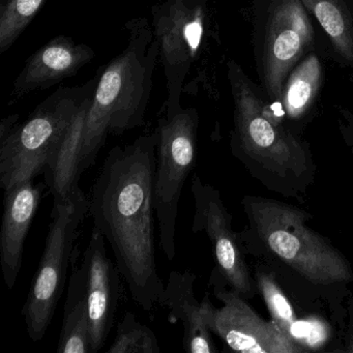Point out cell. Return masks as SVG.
Masks as SVG:
<instances>
[{
	"instance_id": "cell-1",
	"label": "cell",
	"mask_w": 353,
	"mask_h": 353,
	"mask_svg": "<svg viewBox=\"0 0 353 353\" xmlns=\"http://www.w3.org/2000/svg\"><path fill=\"white\" fill-rule=\"evenodd\" d=\"M156 130L114 146L103 163L90 198V216L109 243L121 278L138 305H162L165 285L154 248Z\"/></svg>"
},
{
	"instance_id": "cell-2",
	"label": "cell",
	"mask_w": 353,
	"mask_h": 353,
	"mask_svg": "<svg viewBox=\"0 0 353 353\" xmlns=\"http://www.w3.org/2000/svg\"><path fill=\"white\" fill-rule=\"evenodd\" d=\"M125 28L127 47L98 71L84 125L82 173L94 164L109 135H123L144 123L160 45L146 18H133Z\"/></svg>"
},
{
	"instance_id": "cell-3",
	"label": "cell",
	"mask_w": 353,
	"mask_h": 353,
	"mask_svg": "<svg viewBox=\"0 0 353 353\" xmlns=\"http://www.w3.org/2000/svg\"><path fill=\"white\" fill-rule=\"evenodd\" d=\"M99 75L83 85L59 88L36 107L23 123L19 115L0 123V183L3 191L44 174L47 163L63 143L74 117L92 96Z\"/></svg>"
},
{
	"instance_id": "cell-4",
	"label": "cell",
	"mask_w": 353,
	"mask_h": 353,
	"mask_svg": "<svg viewBox=\"0 0 353 353\" xmlns=\"http://www.w3.org/2000/svg\"><path fill=\"white\" fill-rule=\"evenodd\" d=\"M249 212L266 245L307 280L326 285L352 278L345 258L305 226L301 212L266 200L250 202Z\"/></svg>"
},
{
	"instance_id": "cell-5",
	"label": "cell",
	"mask_w": 353,
	"mask_h": 353,
	"mask_svg": "<svg viewBox=\"0 0 353 353\" xmlns=\"http://www.w3.org/2000/svg\"><path fill=\"white\" fill-rule=\"evenodd\" d=\"M90 212V199L81 189L70 199L53 204L44 252L22 309L32 341L44 338L65 290L78 230Z\"/></svg>"
},
{
	"instance_id": "cell-6",
	"label": "cell",
	"mask_w": 353,
	"mask_h": 353,
	"mask_svg": "<svg viewBox=\"0 0 353 353\" xmlns=\"http://www.w3.org/2000/svg\"><path fill=\"white\" fill-rule=\"evenodd\" d=\"M199 115L195 108L161 114L156 132L157 166L154 205L159 226V245L169 261L176 256V222L179 200L195 167Z\"/></svg>"
},
{
	"instance_id": "cell-7",
	"label": "cell",
	"mask_w": 353,
	"mask_h": 353,
	"mask_svg": "<svg viewBox=\"0 0 353 353\" xmlns=\"http://www.w3.org/2000/svg\"><path fill=\"white\" fill-rule=\"evenodd\" d=\"M152 28L160 45L159 61L166 78L161 114L181 110L185 80L199 59L208 30L205 0H165L152 8Z\"/></svg>"
},
{
	"instance_id": "cell-8",
	"label": "cell",
	"mask_w": 353,
	"mask_h": 353,
	"mask_svg": "<svg viewBox=\"0 0 353 353\" xmlns=\"http://www.w3.org/2000/svg\"><path fill=\"white\" fill-rule=\"evenodd\" d=\"M228 76L235 105L234 148L276 171L301 168L305 163L301 146L266 113L249 80L233 61L229 63Z\"/></svg>"
},
{
	"instance_id": "cell-9",
	"label": "cell",
	"mask_w": 353,
	"mask_h": 353,
	"mask_svg": "<svg viewBox=\"0 0 353 353\" xmlns=\"http://www.w3.org/2000/svg\"><path fill=\"white\" fill-rule=\"evenodd\" d=\"M214 293L223 305L216 309L205 295L201 301L203 315L210 332L218 334L232 350L243 353L301 351L276 322L264 321L239 293L225 290L218 283H214Z\"/></svg>"
},
{
	"instance_id": "cell-10",
	"label": "cell",
	"mask_w": 353,
	"mask_h": 353,
	"mask_svg": "<svg viewBox=\"0 0 353 353\" xmlns=\"http://www.w3.org/2000/svg\"><path fill=\"white\" fill-rule=\"evenodd\" d=\"M314 30L301 0H272L263 46V80L270 98L282 97L286 76L313 43Z\"/></svg>"
},
{
	"instance_id": "cell-11",
	"label": "cell",
	"mask_w": 353,
	"mask_h": 353,
	"mask_svg": "<svg viewBox=\"0 0 353 353\" xmlns=\"http://www.w3.org/2000/svg\"><path fill=\"white\" fill-rule=\"evenodd\" d=\"M191 191L195 206L192 231L206 233L212 245L216 268L223 278L241 296H250L253 293L251 279L231 227V216L220 194L210 185H204L197 175L193 176Z\"/></svg>"
},
{
	"instance_id": "cell-12",
	"label": "cell",
	"mask_w": 353,
	"mask_h": 353,
	"mask_svg": "<svg viewBox=\"0 0 353 353\" xmlns=\"http://www.w3.org/2000/svg\"><path fill=\"white\" fill-rule=\"evenodd\" d=\"M85 276L92 353L103 348L114 324L121 296V272L107 254L102 233L92 228L81 262Z\"/></svg>"
},
{
	"instance_id": "cell-13",
	"label": "cell",
	"mask_w": 353,
	"mask_h": 353,
	"mask_svg": "<svg viewBox=\"0 0 353 353\" xmlns=\"http://www.w3.org/2000/svg\"><path fill=\"white\" fill-rule=\"evenodd\" d=\"M94 57V49L88 45L59 34L28 59L14 82L12 97L19 99L34 90L52 88L75 76Z\"/></svg>"
},
{
	"instance_id": "cell-14",
	"label": "cell",
	"mask_w": 353,
	"mask_h": 353,
	"mask_svg": "<svg viewBox=\"0 0 353 353\" xmlns=\"http://www.w3.org/2000/svg\"><path fill=\"white\" fill-rule=\"evenodd\" d=\"M44 187L34 179L5 191L3 224L0 231V262L3 280L13 289L22 266L24 243L34 222Z\"/></svg>"
},
{
	"instance_id": "cell-15",
	"label": "cell",
	"mask_w": 353,
	"mask_h": 353,
	"mask_svg": "<svg viewBox=\"0 0 353 353\" xmlns=\"http://www.w3.org/2000/svg\"><path fill=\"white\" fill-rule=\"evenodd\" d=\"M196 276L191 270H172L165 285L162 305L183 327V347L189 353H214L216 348L206 323L201 303L194 292Z\"/></svg>"
},
{
	"instance_id": "cell-16",
	"label": "cell",
	"mask_w": 353,
	"mask_h": 353,
	"mask_svg": "<svg viewBox=\"0 0 353 353\" xmlns=\"http://www.w3.org/2000/svg\"><path fill=\"white\" fill-rule=\"evenodd\" d=\"M92 94L80 107L65 140L45 168V183L53 197V204L67 201L80 190L79 179L82 175L80 161L84 125Z\"/></svg>"
},
{
	"instance_id": "cell-17",
	"label": "cell",
	"mask_w": 353,
	"mask_h": 353,
	"mask_svg": "<svg viewBox=\"0 0 353 353\" xmlns=\"http://www.w3.org/2000/svg\"><path fill=\"white\" fill-rule=\"evenodd\" d=\"M57 352L92 353L85 276L81 264L74 270L69 280Z\"/></svg>"
},
{
	"instance_id": "cell-18",
	"label": "cell",
	"mask_w": 353,
	"mask_h": 353,
	"mask_svg": "<svg viewBox=\"0 0 353 353\" xmlns=\"http://www.w3.org/2000/svg\"><path fill=\"white\" fill-rule=\"evenodd\" d=\"M317 18L334 49L353 63V24L342 0H301Z\"/></svg>"
},
{
	"instance_id": "cell-19",
	"label": "cell",
	"mask_w": 353,
	"mask_h": 353,
	"mask_svg": "<svg viewBox=\"0 0 353 353\" xmlns=\"http://www.w3.org/2000/svg\"><path fill=\"white\" fill-rule=\"evenodd\" d=\"M321 79V65L315 55H309L292 72L283 88V105L289 117H299L311 106Z\"/></svg>"
},
{
	"instance_id": "cell-20",
	"label": "cell",
	"mask_w": 353,
	"mask_h": 353,
	"mask_svg": "<svg viewBox=\"0 0 353 353\" xmlns=\"http://www.w3.org/2000/svg\"><path fill=\"white\" fill-rule=\"evenodd\" d=\"M46 0H0V52L21 36Z\"/></svg>"
},
{
	"instance_id": "cell-21",
	"label": "cell",
	"mask_w": 353,
	"mask_h": 353,
	"mask_svg": "<svg viewBox=\"0 0 353 353\" xmlns=\"http://www.w3.org/2000/svg\"><path fill=\"white\" fill-rule=\"evenodd\" d=\"M108 353H160L158 338L152 328L141 323L135 314L127 312L117 324Z\"/></svg>"
},
{
	"instance_id": "cell-22",
	"label": "cell",
	"mask_w": 353,
	"mask_h": 353,
	"mask_svg": "<svg viewBox=\"0 0 353 353\" xmlns=\"http://www.w3.org/2000/svg\"><path fill=\"white\" fill-rule=\"evenodd\" d=\"M259 286L268 310L279 327L290 336V327L295 321L294 313L288 299L270 276H260Z\"/></svg>"
},
{
	"instance_id": "cell-23",
	"label": "cell",
	"mask_w": 353,
	"mask_h": 353,
	"mask_svg": "<svg viewBox=\"0 0 353 353\" xmlns=\"http://www.w3.org/2000/svg\"><path fill=\"white\" fill-rule=\"evenodd\" d=\"M291 338L301 341L307 346H317L325 339V328L319 321L295 320L290 327Z\"/></svg>"
}]
</instances>
